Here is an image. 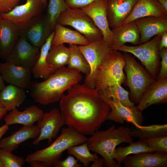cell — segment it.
Masks as SVG:
<instances>
[{
	"mask_svg": "<svg viewBox=\"0 0 167 167\" xmlns=\"http://www.w3.org/2000/svg\"><path fill=\"white\" fill-rule=\"evenodd\" d=\"M96 88L77 83L60 100V111L65 124L80 133L92 135L106 120L110 109Z\"/></svg>",
	"mask_w": 167,
	"mask_h": 167,
	"instance_id": "obj_1",
	"label": "cell"
},
{
	"mask_svg": "<svg viewBox=\"0 0 167 167\" xmlns=\"http://www.w3.org/2000/svg\"><path fill=\"white\" fill-rule=\"evenodd\" d=\"M82 79L79 71L64 66L43 82L31 83L30 94L35 102L43 105L52 104L60 101L66 90Z\"/></svg>",
	"mask_w": 167,
	"mask_h": 167,
	"instance_id": "obj_2",
	"label": "cell"
},
{
	"mask_svg": "<svg viewBox=\"0 0 167 167\" xmlns=\"http://www.w3.org/2000/svg\"><path fill=\"white\" fill-rule=\"evenodd\" d=\"M88 139L73 128H62L61 134L49 146L29 154L25 161L32 167H54L64 151L87 142Z\"/></svg>",
	"mask_w": 167,
	"mask_h": 167,
	"instance_id": "obj_3",
	"label": "cell"
},
{
	"mask_svg": "<svg viewBox=\"0 0 167 167\" xmlns=\"http://www.w3.org/2000/svg\"><path fill=\"white\" fill-rule=\"evenodd\" d=\"M87 141L90 150L101 155L105 160L107 167H121L113 159L115 149L121 143L133 142L131 130L127 127L116 128L113 125L105 130H97Z\"/></svg>",
	"mask_w": 167,
	"mask_h": 167,
	"instance_id": "obj_4",
	"label": "cell"
},
{
	"mask_svg": "<svg viewBox=\"0 0 167 167\" xmlns=\"http://www.w3.org/2000/svg\"><path fill=\"white\" fill-rule=\"evenodd\" d=\"M125 65L123 54L112 49L105 55L97 71L95 79V88L102 90L125 83L126 80L123 72Z\"/></svg>",
	"mask_w": 167,
	"mask_h": 167,
	"instance_id": "obj_5",
	"label": "cell"
},
{
	"mask_svg": "<svg viewBox=\"0 0 167 167\" xmlns=\"http://www.w3.org/2000/svg\"><path fill=\"white\" fill-rule=\"evenodd\" d=\"M123 54L125 60L124 69L126 74L124 84L130 89L131 101L138 104L146 89L156 80L129 53L124 52Z\"/></svg>",
	"mask_w": 167,
	"mask_h": 167,
	"instance_id": "obj_6",
	"label": "cell"
},
{
	"mask_svg": "<svg viewBox=\"0 0 167 167\" xmlns=\"http://www.w3.org/2000/svg\"><path fill=\"white\" fill-rule=\"evenodd\" d=\"M161 36L156 35L151 40L138 45H124L112 49L132 54L140 60L152 77L156 80L159 66Z\"/></svg>",
	"mask_w": 167,
	"mask_h": 167,
	"instance_id": "obj_7",
	"label": "cell"
},
{
	"mask_svg": "<svg viewBox=\"0 0 167 167\" xmlns=\"http://www.w3.org/2000/svg\"><path fill=\"white\" fill-rule=\"evenodd\" d=\"M57 23L73 27L90 42L103 37L101 32L91 18L81 8H68L61 13Z\"/></svg>",
	"mask_w": 167,
	"mask_h": 167,
	"instance_id": "obj_8",
	"label": "cell"
},
{
	"mask_svg": "<svg viewBox=\"0 0 167 167\" xmlns=\"http://www.w3.org/2000/svg\"><path fill=\"white\" fill-rule=\"evenodd\" d=\"M20 25V36L40 49L53 31L46 15L34 16Z\"/></svg>",
	"mask_w": 167,
	"mask_h": 167,
	"instance_id": "obj_9",
	"label": "cell"
},
{
	"mask_svg": "<svg viewBox=\"0 0 167 167\" xmlns=\"http://www.w3.org/2000/svg\"><path fill=\"white\" fill-rule=\"evenodd\" d=\"M79 47L90 67L89 74L86 76L84 84L91 88H95V79L97 71L104 57L112 49L107 45L103 37L87 45H79Z\"/></svg>",
	"mask_w": 167,
	"mask_h": 167,
	"instance_id": "obj_10",
	"label": "cell"
},
{
	"mask_svg": "<svg viewBox=\"0 0 167 167\" xmlns=\"http://www.w3.org/2000/svg\"><path fill=\"white\" fill-rule=\"evenodd\" d=\"M65 125L60 111L54 108L47 113H44L41 118L37 122L40 130L38 137L32 142V144L38 145L42 140L47 139L49 144L56 138L60 129Z\"/></svg>",
	"mask_w": 167,
	"mask_h": 167,
	"instance_id": "obj_11",
	"label": "cell"
},
{
	"mask_svg": "<svg viewBox=\"0 0 167 167\" xmlns=\"http://www.w3.org/2000/svg\"><path fill=\"white\" fill-rule=\"evenodd\" d=\"M40 54L39 48L20 36L5 60L6 61L31 70L37 61Z\"/></svg>",
	"mask_w": 167,
	"mask_h": 167,
	"instance_id": "obj_12",
	"label": "cell"
},
{
	"mask_svg": "<svg viewBox=\"0 0 167 167\" xmlns=\"http://www.w3.org/2000/svg\"><path fill=\"white\" fill-rule=\"evenodd\" d=\"M106 6V0H98L81 9L91 18L101 32L104 41L110 47L112 33L108 24Z\"/></svg>",
	"mask_w": 167,
	"mask_h": 167,
	"instance_id": "obj_13",
	"label": "cell"
},
{
	"mask_svg": "<svg viewBox=\"0 0 167 167\" xmlns=\"http://www.w3.org/2000/svg\"><path fill=\"white\" fill-rule=\"evenodd\" d=\"M107 105L110 110L106 120L113 121L120 124L126 121L132 123L135 127L142 125L144 120L142 111L137 106H125L117 100L111 101Z\"/></svg>",
	"mask_w": 167,
	"mask_h": 167,
	"instance_id": "obj_14",
	"label": "cell"
},
{
	"mask_svg": "<svg viewBox=\"0 0 167 167\" xmlns=\"http://www.w3.org/2000/svg\"><path fill=\"white\" fill-rule=\"evenodd\" d=\"M45 9L41 0H26L24 4L16 6L10 11L0 14V16L21 25L33 17L43 14Z\"/></svg>",
	"mask_w": 167,
	"mask_h": 167,
	"instance_id": "obj_15",
	"label": "cell"
},
{
	"mask_svg": "<svg viewBox=\"0 0 167 167\" xmlns=\"http://www.w3.org/2000/svg\"><path fill=\"white\" fill-rule=\"evenodd\" d=\"M0 74L4 82L24 89L32 83L30 70L9 62L0 63Z\"/></svg>",
	"mask_w": 167,
	"mask_h": 167,
	"instance_id": "obj_16",
	"label": "cell"
},
{
	"mask_svg": "<svg viewBox=\"0 0 167 167\" xmlns=\"http://www.w3.org/2000/svg\"><path fill=\"white\" fill-rule=\"evenodd\" d=\"M134 22L140 36V44L149 41L153 36L167 32V16H149L140 18Z\"/></svg>",
	"mask_w": 167,
	"mask_h": 167,
	"instance_id": "obj_17",
	"label": "cell"
},
{
	"mask_svg": "<svg viewBox=\"0 0 167 167\" xmlns=\"http://www.w3.org/2000/svg\"><path fill=\"white\" fill-rule=\"evenodd\" d=\"M167 102V77L156 80L151 84L142 95L137 107L141 111L154 104Z\"/></svg>",
	"mask_w": 167,
	"mask_h": 167,
	"instance_id": "obj_18",
	"label": "cell"
},
{
	"mask_svg": "<svg viewBox=\"0 0 167 167\" xmlns=\"http://www.w3.org/2000/svg\"><path fill=\"white\" fill-rule=\"evenodd\" d=\"M20 25L9 20H0V57L5 59L20 36Z\"/></svg>",
	"mask_w": 167,
	"mask_h": 167,
	"instance_id": "obj_19",
	"label": "cell"
},
{
	"mask_svg": "<svg viewBox=\"0 0 167 167\" xmlns=\"http://www.w3.org/2000/svg\"><path fill=\"white\" fill-rule=\"evenodd\" d=\"M106 13L109 26L113 28L120 26L131 13L138 0H106Z\"/></svg>",
	"mask_w": 167,
	"mask_h": 167,
	"instance_id": "obj_20",
	"label": "cell"
},
{
	"mask_svg": "<svg viewBox=\"0 0 167 167\" xmlns=\"http://www.w3.org/2000/svg\"><path fill=\"white\" fill-rule=\"evenodd\" d=\"M122 162L125 167H167V152H141L126 156Z\"/></svg>",
	"mask_w": 167,
	"mask_h": 167,
	"instance_id": "obj_21",
	"label": "cell"
},
{
	"mask_svg": "<svg viewBox=\"0 0 167 167\" xmlns=\"http://www.w3.org/2000/svg\"><path fill=\"white\" fill-rule=\"evenodd\" d=\"M40 132L37 125L24 126L9 136L1 139L0 148L12 152L22 143L30 139H36Z\"/></svg>",
	"mask_w": 167,
	"mask_h": 167,
	"instance_id": "obj_22",
	"label": "cell"
},
{
	"mask_svg": "<svg viewBox=\"0 0 167 167\" xmlns=\"http://www.w3.org/2000/svg\"><path fill=\"white\" fill-rule=\"evenodd\" d=\"M167 16L166 11L156 0H138L128 17L121 25L149 16Z\"/></svg>",
	"mask_w": 167,
	"mask_h": 167,
	"instance_id": "obj_23",
	"label": "cell"
},
{
	"mask_svg": "<svg viewBox=\"0 0 167 167\" xmlns=\"http://www.w3.org/2000/svg\"><path fill=\"white\" fill-rule=\"evenodd\" d=\"M44 113L42 109L33 105L22 111H19L17 108L10 111L5 116L4 120L5 124L8 126L14 124L30 126L40 120Z\"/></svg>",
	"mask_w": 167,
	"mask_h": 167,
	"instance_id": "obj_24",
	"label": "cell"
},
{
	"mask_svg": "<svg viewBox=\"0 0 167 167\" xmlns=\"http://www.w3.org/2000/svg\"><path fill=\"white\" fill-rule=\"evenodd\" d=\"M111 29L112 33L111 49L121 46L127 42L134 45L140 44V33L134 21Z\"/></svg>",
	"mask_w": 167,
	"mask_h": 167,
	"instance_id": "obj_25",
	"label": "cell"
},
{
	"mask_svg": "<svg viewBox=\"0 0 167 167\" xmlns=\"http://www.w3.org/2000/svg\"><path fill=\"white\" fill-rule=\"evenodd\" d=\"M54 31L51 44L58 45L66 43L79 45H86L90 42L83 35L57 23Z\"/></svg>",
	"mask_w": 167,
	"mask_h": 167,
	"instance_id": "obj_26",
	"label": "cell"
},
{
	"mask_svg": "<svg viewBox=\"0 0 167 167\" xmlns=\"http://www.w3.org/2000/svg\"><path fill=\"white\" fill-rule=\"evenodd\" d=\"M26 94L24 88L9 84L5 86L0 93V104L10 111L24 102Z\"/></svg>",
	"mask_w": 167,
	"mask_h": 167,
	"instance_id": "obj_27",
	"label": "cell"
},
{
	"mask_svg": "<svg viewBox=\"0 0 167 167\" xmlns=\"http://www.w3.org/2000/svg\"><path fill=\"white\" fill-rule=\"evenodd\" d=\"M54 33V30L45 44L40 48L39 58L31 70L32 75L35 78H41L45 80L53 73L47 63L46 59Z\"/></svg>",
	"mask_w": 167,
	"mask_h": 167,
	"instance_id": "obj_28",
	"label": "cell"
},
{
	"mask_svg": "<svg viewBox=\"0 0 167 167\" xmlns=\"http://www.w3.org/2000/svg\"><path fill=\"white\" fill-rule=\"evenodd\" d=\"M70 57L69 49L64 44L58 45L51 44L46 60L53 73L67 65Z\"/></svg>",
	"mask_w": 167,
	"mask_h": 167,
	"instance_id": "obj_29",
	"label": "cell"
},
{
	"mask_svg": "<svg viewBox=\"0 0 167 167\" xmlns=\"http://www.w3.org/2000/svg\"><path fill=\"white\" fill-rule=\"evenodd\" d=\"M98 92L101 99L107 104L111 101L117 100L125 106L135 105L129 98L128 92L125 89L121 84H117L98 90Z\"/></svg>",
	"mask_w": 167,
	"mask_h": 167,
	"instance_id": "obj_30",
	"label": "cell"
},
{
	"mask_svg": "<svg viewBox=\"0 0 167 167\" xmlns=\"http://www.w3.org/2000/svg\"><path fill=\"white\" fill-rule=\"evenodd\" d=\"M155 151L148 145L139 139V140L130 143L125 147H118L115 149L113 159L120 164L123 159L130 155L140 153Z\"/></svg>",
	"mask_w": 167,
	"mask_h": 167,
	"instance_id": "obj_31",
	"label": "cell"
},
{
	"mask_svg": "<svg viewBox=\"0 0 167 167\" xmlns=\"http://www.w3.org/2000/svg\"><path fill=\"white\" fill-rule=\"evenodd\" d=\"M68 48L70 57L67 67L76 70L88 75L90 71L89 64L79 46L75 44H69Z\"/></svg>",
	"mask_w": 167,
	"mask_h": 167,
	"instance_id": "obj_32",
	"label": "cell"
},
{
	"mask_svg": "<svg viewBox=\"0 0 167 167\" xmlns=\"http://www.w3.org/2000/svg\"><path fill=\"white\" fill-rule=\"evenodd\" d=\"M132 137L139 139L167 136V124H154L148 126H141L131 131Z\"/></svg>",
	"mask_w": 167,
	"mask_h": 167,
	"instance_id": "obj_33",
	"label": "cell"
},
{
	"mask_svg": "<svg viewBox=\"0 0 167 167\" xmlns=\"http://www.w3.org/2000/svg\"><path fill=\"white\" fill-rule=\"evenodd\" d=\"M87 142L80 145L72 146L67 149V153L75 157L84 167H88L90 162H93L99 158L98 154L92 153Z\"/></svg>",
	"mask_w": 167,
	"mask_h": 167,
	"instance_id": "obj_34",
	"label": "cell"
},
{
	"mask_svg": "<svg viewBox=\"0 0 167 167\" xmlns=\"http://www.w3.org/2000/svg\"><path fill=\"white\" fill-rule=\"evenodd\" d=\"M49 0L46 15L51 28L53 31L60 14L69 7L65 0Z\"/></svg>",
	"mask_w": 167,
	"mask_h": 167,
	"instance_id": "obj_35",
	"label": "cell"
},
{
	"mask_svg": "<svg viewBox=\"0 0 167 167\" xmlns=\"http://www.w3.org/2000/svg\"><path fill=\"white\" fill-rule=\"evenodd\" d=\"M0 160L4 167H21L25 162L22 157L0 148Z\"/></svg>",
	"mask_w": 167,
	"mask_h": 167,
	"instance_id": "obj_36",
	"label": "cell"
},
{
	"mask_svg": "<svg viewBox=\"0 0 167 167\" xmlns=\"http://www.w3.org/2000/svg\"><path fill=\"white\" fill-rule=\"evenodd\" d=\"M141 140L155 152H167V136Z\"/></svg>",
	"mask_w": 167,
	"mask_h": 167,
	"instance_id": "obj_37",
	"label": "cell"
},
{
	"mask_svg": "<svg viewBox=\"0 0 167 167\" xmlns=\"http://www.w3.org/2000/svg\"><path fill=\"white\" fill-rule=\"evenodd\" d=\"M159 54L161 61L157 80L167 77V48H164L160 50Z\"/></svg>",
	"mask_w": 167,
	"mask_h": 167,
	"instance_id": "obj_38",
	"label": "cell"
},
{
	"mask_svg": "<svg viewBox=\"0 0 167 167\" xmlns=\"http://www.w3.org/2000/svg\"><path fill=\"white\" fill-rule=\"evenodd\" d=\"M68 156L63 160L60 159L54 165L55 167H81L82 164L78 163V160L72 155Z\"/></svg>",
	"mask_w": 167,
	"mask_h": 167,
	"instance_id": "obj_39",
	"label": "cell"
},
{
	"mask_svg": "<svg viewBox=\"0 0 167 167\" xmlns=\"http://www.w3.org/2000/svg\"><path fill=\"white\" fill-rule=\"evenodd\" d=\"M20 0H0V14L8 12L18 5Z\"/></svg>",
	"mask_w": 167,
	"mask_h": 167,
	"instance_id": "obj_40",
	"label": "cell"
},
{
	"mask_svg": "<svg viewBox=\"0 0 167 167\" xmlns=\"http://www.w3.org/2000/svg\"><path fill=\"white\" fill-rule=\"evenodd\" d=\"M98 0H65L68 6L72 8H82Z\"/></svg>",
	"mask_w": 167,
	"mask_h": 167,
	"instance_id": "obj_41",
	"label": "cell"
},
{
	"mask_svg": "<svg viewBox=\"0 0 167 167\" xmlns=\"http://www.w3.org/2000/svg\"><path fill=\"white\" fill-rule=\"evenodd\" d=\"M159 47L160 50L164 48H167V32H165L161 34Z\"/></svg>",
	"mask_w": 167,
	"mask_h": 167,
	"instance_id": "obj_42",
	"label": "cell"
},
{
	"mask_svg": "<svg viewBox=\"0 0 167 167\" xmlns=\"http://www.w3.org/2000/svg\"><path fill=\"white\" fill-rule=\"evenodd\" d=\"M105 160L102 158H98L91 165V167H102L105 165Z\"/></svg>",
	"mask_w": 167,
	"mask_h": 167,
	"instance_id": "obj_43",
	"label": "cell"
},
{
	"mask_svg": "<svg viewBox=\"0 0 167 167\" xmlns=\"http://www.w3.org/2000/svg\"><path fill=\"white\" fill-rule=\"evenodd\" d=\"M9 126L6 124L0 127V141L2 137L9 129Z\"/></svg>",
	"mask_w": 167,
	"mask_h": 167,
	"instance_id": "obj_44",
	"label": "cell"
},
{
	"mask_svg": "<svg viewBox=\"0 0 167 167\" xmlns=\"http://www.w3.org/2000/svg\"><path fill=\"white\" fill-rule=\"evenodd\" d=\"M8 111L0 104V120L6 114Z\"/></svg>",
	"mask_w": 167,
	"mask_h": 167,
	"instance_id": "obj_45",
	"label": "cell"
},
{
	"mask_svg": "<svg viewBox=\"0 0 167 167\" xmlns=\"http://www.w3.org/2000/svg\"><path fill=\"white\" fill-rule=\"evenodd\" d=\"M167 12V0H156Z\"/></svg>",
	"mask_w": 167,
	"mask_h": 167,
	"instance_id": "obj_46",
	"label": "cell"
},
{
	"mask_svg": "<svg viewBox=\"0 0 167 167\" xmlns=\"http://www.w3.org/2000/svg\"><path fill=\"white\" fill-rule=\"evenodd\" d=\"M5 86L4 81L0 74V93Z\"/></svg>",
	"mask_w": 167,
	"mask_h": 167,
	"instance_id": "obj_47",
	"label": "cell"
},
{
	"mask_svg": "<svg viewBox=\"0 0 167 167\" xmlns=\"http://www.w3.org/2000/svg\"><path fill=\"white\" fill-rule=\"evenodd\" d=\"M45 8V9L47 5V0H41Z\"/></svg>",
	"mask_w": 167,
	"mask_h": 167,
	"instance_id": "obj_48",
	"label": "cell"
},
{
	"mask_svg": "<svg viewBox=\"0 0 167 167\" xmlns=\"http://www.w3.org/2000/svg\"><path fill=\"white\" fill-rule=\"evenodd\" d=\"M0 167H4L3 165H2L0 160Z\"/></svg>",
	"mask_w": 167,
	"mask_h": 167,
	"instance_id": "obj_49",
	"label": "cell"
},
{
	"mask_svg": "<svg viewBox=\"0 0 167 167\" xmlns=\"http://www.w3.org/2000/svg\"><path fill=\"white\" fill-rule=\"evenodd\" d=\"M1 17H0V20L1 19Z\"/></svg>",
	"mask_w": 167,
	"mask_h": 167,
	"instance_id": "obj_50",
	"label": "cell"
}]
</instances>
